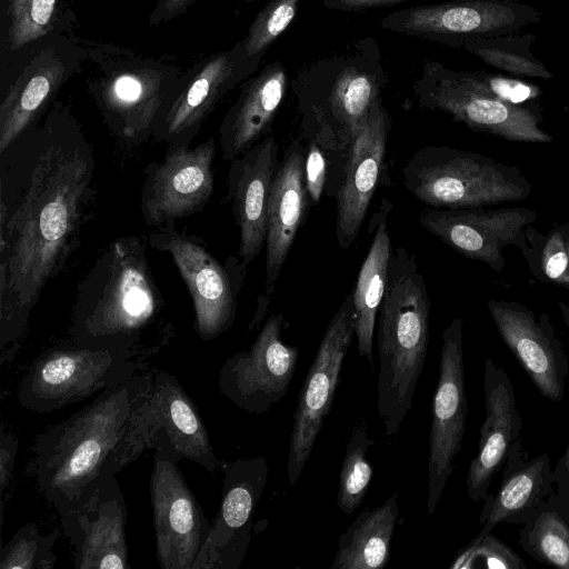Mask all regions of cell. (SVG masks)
I'll list each match as a JSON object with an SVG mask.
<instances>
[{
    "label": "cell",
    "mask_w": 569,
    "mask_h": 569,
    "mask_svg": "<svg viewBox=\"0 0 569 569\" xmlns=\"http://www.w3.org/2000/svg\"><path fill=\"white\" fill-rule=\"evenodd\" d=\"M421 106L438 109L473 131L513 142L549 143L553 140L542 127L541 114L533 106L505 102L453 71L429 62L417 86Z\"/></svg>",
    "instance_id": "8"
},
{
    "label": "cell",
    "mask_w": 569,
    "mask_h": 569,
    "mask_svg": "<svg viewBox=\"0 0 569 569\" xmlns=\"http://www.w3.org/2000/svg\"><path fill=\"white\" fill-rule=\"evenodd\" d=\"M164 445L178 461L190 460L214 475L220 461L194 401L176 376L152 368L149 389L131 416L128 432L106 479L116 477L146 450Z\"/></svg>",
    "instance_id": "6"
},
{
    "label": "cell",
    "mask_w": 569,
    "mask_h": 569,
    "mask_svg": "<svg viewBox=\"0 0 569 569\" xmlns=\"http://www.w3.org/2000/svg\"><path fill=\"white\" fill-rule=\"evenodd\" d=\"M198 0H159L150 16L152 24L163 23L182 13Z\"/></svg>",
    "instance_id": "42"
},
{
    "label": "cell",
    "mask_w": 569,
    "mask_h": 569,
    "mask_svg": "<svg viewBox=\"0 0 569 569\" xmlns=\"http://www.w3.org/2000/svg\"><path fill=\"white\" fill-rule=\"evenodd\" d=\"M488 311L502 341L548 400L560 402L569 360L547 313L536 316L517 301L489 300Z\"/></svg>",
    "instance_id": "19"
},
{
    "label": "cell",
    "mask_w": 569,
    "mask_h": 569,
    "mask_svg": "<svg viewBox=\"0 0 569 569\" xmlns=\"http://www.w3.org/2000/svg\"><path fill=\"white\" fill-rule=\"evenodd\" d=\"M72 343L148 360L174 336L139 237L112 241L82 279L72 309Z\"/></svg>",
    "instance_id": "3"
},
{
    "label": "cell",
    "mask_w": 569,
    "mask_h": 569,
    "mask_svg": "<svg viewBox=\"0 0 569 569\" xmlns=\"http://www.w3.org/2000/svg\"><path fill=\"white\" fill-rule=\"evenodd\" d=\"M216 150L210 137L194 147L168 148L162 161L149 163L140 197L148 226L160 228L203 209L214 189Z\"/></svg>",
    "instance_id": "16"
},
{
    "label": "cell",
    "mask_w": 569,
    "mask_h": 569,
    "mask_svg": "<svg viewBox=\"0 0 569 569\" xmlns=\"http://www.w3.org/2000/svg\"><path fill=\"white\" fill-rule=\"evenodd\" d=\"M470 81L500 100L517 106H533L541 96L539 87L512 77L486 71L466 72Z\"/></svg>",
    "instance_id": "39"
},
{
    "label": "cell",
    "mask_w": 569,
    "mask_h": 569,
    "mask_svg": "<svg viewBox=\"0 0 569 569\" xmlns=\"http://www.w3.org/2000/svg\"><path fill=\"white\" fill-rule=\"evenodd\" d=\"M526 243L520 248L531 273L541 282L569 289V253L567 223L540 233L531 224L525 230Z\"/></svg>",
    "instance_id": "33"
},
{
    "label": "cell",
    "mask_w": 569,
    "mask_h": 569,
    "mask_svg": "<svg viewBox=\"0 0 569 569\" xmlns=\"http://www.w3.org/2000/svg\"><path fill=\"white\" fill-rule=\"evenodd\" d=\"M248 1H251V0H248Z\"/></svg>",
    "instance_id": "47"
},
{
    "label": "cell",
    "mask_w": 569,
    "mask_h": 569,
    "mask_svg": "<svg viewBox=\"0 0 569 569\" xmlns=\"http://www.w3.org/2000/svg\"><path fill=\"white\" fill-rule=\"evenodd\" d=\"M408 0H323L327 7L338 9H365L376 6L399 3Z\"/></svg>",
    "instance_id": "44"
},
{
    "label": "cell",
    "mask_w": 569,
    "mask_h": 569,
    "mask_svg": "<svg viewBox=\"0 0 569 569\" xmlns=\"http://www.w3.org/2000/svg\"><path fill=\"white\" fill-rule=\"evenodd\" d=\"M66 73L62 61L43 51L10 86L0 106V152H3L32 123Z\"/></svg>",
    "instance_id": "29"
},
{
    "label": "cell",
    "mask_w": 569,
    "mask_h": 569,
    "mask_svg": "<svg viewBox=\"0 0 569 569\" xmlns=\"http://www.w3.org/2000/svg\"><path fill=\"white\" fill-rule=\"evenodd\" d=\"M149 367L148 360L122 350L53 347L36 357L17 388L26 410L49 413L98 396Z\"/></svg>",
    "instance_id": "7"
},
{
    "label": "cell",
    "mask_w": 569,
    "mask_h": 569,
    "mask_svg": "<svg viewBox=\"0 0 569 569\" xmlns=\"http://www.w3.org/2000/svg\"><path fill=\"white\" fill-rule=\"evenodd\" d=\"M242 42L197 63L173 84L152 130L168 148L189 147L223 97L257 68Z\"/></svg>",
    "instance_id": "12"
},
{
    "label": "cell",
    "mask_w": 569,
    "mask_h": 569,
    "mask_svg": "<svg viewBox=\"0 0 569 569\" xmlns=\"http://www.w3.org/2000/svg\"><path fill=\"white\" fill-rule=\"evenodd\" d=\"M128 510L116 477L103 479L90 499L60 519L77 569H127Z\"/></svg>",
    "instance_id": "21"
},
{
    "label": "cell",
    "mask_w": 569,
    "mask_h": 569,
    "mask_svg": "<svg viewBox=\"0 0 569 569\" xmlns=\"http://www.w3.org/2000/svg\"><path fill=\"white\" fill-rule=\"evenodd\" d=\"M553 472L556 491L569 499V437L566 449L558 459Z\"/></svg>",
    "instance_id": "43"
},
{
    "label": "cell",
    "mask_w": 569,
    "mask_h": 569,
    "mask_svg": "<svg viewBox=\"0 0 569 569\" xmlns=\"http://www.w3.org/2000/svg\"><path fill=\"white\" fill-rule=\"evenodd\" d=\"M356 335L352 292L331 318L301 387L289 439L287 478L295 486L329 415L347 351Z\"/></svg>",
    "instance_id": "10"
},
{
    "label": "cell",
    "mask_w": 569,
    "mask_h": 569,
    "mask_svg": "<svg viewBox=\"0 0 569 569\" xmlns=\"http://www.w3.org/2000/svg\"><path fill=\"white\" fill-rule=\"evenodd\" d=\"M300 0H271L257 16L241 41L247 54L261 59L267 48L289 27Z\"/></svg>",
    "instance_id": "38"
},
{
    "label": "cell",
    "mask_w": 569,
    "mask_h": 569,
    "mask_svg": "<svg viewBox=\"0 0 569 569\" xmlns=\"http://www.w3.org/2000/svg\"><path fill=\"white\" fill-rule=\"evenodd\" d=\"M178 79L151 63L110 72L97 89V101L113 132L128 143L152 137L156 120Z\"/></svg>",
    "instance_id": "23"
},
{
    "label": "cell",
    "mask_w": 569,
    "mask_h": 569,
    "mask_svg": "<svg viewBox=\"0 0 569 569\" xmlns=\"http://www.w3.org/2000/svg\"><path fill=\"white\" fill-rule=\"evenodd\" d=\"M221 500L193 569H238L252 539L253 513L267 485L263 456L220 461Z\"/></svg>",
    "instance_id": "17"
},
{
    "label": "cell",
    "mask_w": 569,
    "mask_h": 569,
    "mask_svg": "<svg viewBox=\"0 0 569 569\" xmlns=\"http://www.w3.org/2000/svg\"><path fill=\"white\" fill-rule=\"evenodd\" d=\"M482 386L485 420L466 480L468 497L475 502L487 498L492 478L501 470L510 446L520 438L523 427L509 375L489 356L485 360Z\"/></svg>",
    "instance_id": "24"
},
{
    "label": "cell",
    "mask_w": 569,
    "mask_h": 569,
    "mask_svg": "<svg viewBox=\"0 0 569 569\" xmlns=\"http://www.w3.org/2000/svg\"><path fill=\"white\" fill-rule=\"evenodd\" d=\"M536 40L532 33L517 32L490 38H477L461 48L480 58L485 63L510 76L550 80L552 73L531 51Z\"/></svg>",
    "instance_id": "32"
},
{
    "label": "cell",
    "mask_w": 569,
    "mask_h": 569,
    "mask_svg": "<svg viewBox=\"0 0 569 569\" xmlns=\"http://www.w3.org/2000/svg\"><path fill=\"white\" fill-rule=\"evenodd\" d=\"M537 219L529 208H427L418 217L420 224L458 253L486 263L496 272L506 266L502 249L521 248L525 230Z\"/></svg>",
    "instance_id": "18"
},
{
    "label": "cell",
    "mask_w": 569,
    "mask_h": 569,
    "mask_svg": "<svg viewBox=\"0 0 569 569\" xmlns=\"http://www.w3.org/2000/svg\"><path fill=\"white\" fill-rule=\"evenodd\" d=\"M306 148L300 139L284 151L274 174L267 212L264 298L270 302L282 266L307 213Z\"/></svg>",
    "instance_id": "25"
},
{
    "label": "cell",
    "mask_w": 569,
    "mask_h": 569,
    "mask_svg": "<svg viewBox=\"0 0 569 569\" xmlns=\"http://www.w3.org/2000/svg\"><path fill=\"white\" fill-rule=\"evenodd\" d=\"M518 541L538 562L569 569V499L550 495L521 525Z\"/></svg>",
    "instance_id": "31"
},
{
    "label": "cell",
    "mask_w": 569,
    "mask_h": 569,
    "mask_svg": "<svg viewBox=\"0 0 569 569\" xmlns=\"http://www.w3.org/2000/svg\"><path fill=\"white\" fill-rule=\"evenodd\" d=\"M174 226L170 222L158 228L148 242L172 257L192 299L194 330L209 341L232 326L248 266L238 254L222 264L203 244Z\"/></svg>",
    "instance_id": "9"
},
{
    "label": "cell",
    "mask_w": 569,
    "mask_h": 569,
    "mask_svg": "<svg viewBox=\"0 0 569 569\" xmlns=\"http://www.w3.org/2000/svg\"><path fill=\"white\" fill-rule=\"evenodd\" d=\"M406 189L431 208L496 206L526 199L532 186L517 166L449 146L418 149L402 167Z\"/></svg>",
    "instance_id": "5"
},
{
    "label": "cell",
    "mask_w": 569,
    "mask_h": 569,
    "mask_svg": "<svg viewBox=\"0 0 569 569\" xmlns=\"http://www.w3.org/2000/svg\"><path fill=\"white\" fill-rule=\"evenodd\" d=\"M398 495L380 507L365 510L340 535L332 569H382L389 561L390 543L397 526Z\"/></svg>",
    "instance_id": "30"
},
{
    "label": "cell",
    "mask_w": 569,
    "mask_h": 569,
    "mask_svg": "<svg viewBox=\"0 0 569 569\" xmlns=\"http://www.w3.org/2000/svg\"><path fill=\"white\" fill-rule=\"evenodd\" d=\"M153 450L150 498L158 565L193 569L211 522L178 468L179 461L162 443Z\"/></svg>",
    "instance_id": "13"
},
{
    "label": "cell",
    "mask_w": 569,
    "mask_h": 569,
    "mask_svg": "<svg viewBox=\"0 0 569 569\" xmlns=\"http://www.w3.org/2000/svg\"><path fill=\"white\" fill-rule=\"evenodd\" d=\"M372 445L367 419L361 417L352 428L340 470L337 505L348 516L360 507L370 486L372 468L367 453Z\"/></svg>",
    "instance_id": "34"
},
{
    "label": "cell",
    "mask_w": 569,
    "mask_h": 569,
    "mask_svg": "<svg viewBox=\"0 0 569 569\" xmlns=\"http://www.w3.org/2000/svg\"><path fill=\"white\" fill-rule=\"evenodd\" d=\"M558 307H559L560 312L562 315L563 321H565L567 328L569 329V306L566 305L562 301H559L558 302Z\"/></svg>",
    "instance_id": "45"
},
{
    "label": "cell",
    "mask_w": 569,
    "mask_h": 569,
    "mask_svg": "<svg viewBox=\"0 0 569 569\" xmlns=\"http://www.w3.org/2000/svg\"><path fill=\"white\" fill-rule=\"evenodd\" d=\"M283 321L271 315L249 350L230 356L219 370L221 395L248 413L269 411L288 392L299 351L283 342Z\"/></svg>",
    "instance_id": "15"
},
{
    "label": "cell",
    "mask_w": 569,
    "mask_h": 569,
    "mask_svg": "<svg viewBox=\"0 0 569 569\" xmlns=\"http://www.w3.org/2000/svg\"><path fill=\"white\" fill-rule=\"evenodd\" d=\"M325 150L315 141H309L305 156V182L312 203H318L327 181V158Z\"/></svg>",
    "instance_id": "40"
},
{
    "label": "cell",
    "mask_w": 569,
    "mask_h": 569,
    "mask_svg": "<svg viewBox=\"0 0 569 569\" xmlns=\"http://www.w3.org/2000/svg\"><path fill=\"white\" fill-rule=\"evenodd\" d=\"M279 143L267 136L230 161L227 200L240 233L237 254L249 266L266 247L267 212L279 166Z\"/></svg>",
    "instance_id": "22"
},
{
    "label": "cell",
    "mask_w": 569,
    "mask_h": 569,
    "mask_svg": "<svg viewBox=\"0 0 569 569\" xmlns=\"http://www.w3.org/2000/svg\"><path fill=\"white\" fill-rule=\"evenodd\" d=\"M287 88L282 64L267 66L241 87L218 129L222 158L231 161L269 136Z\"/></svg>",
    "instance_id": "27"
},
{
    "label": "cell",
    "mask_w": 569,
    "mask_h": 569,
    "mask_svg": "<svg viewBox=\"0 0 569 569\" xmlns=\"http://www.w3.org/2000/svg\"><path fill=\"white\" fill-rule=\"evenodd\" d=\"M151 378V367L138 371L34 437L26 475L59 519L82 507L106 479Z\"/></svg>",
    "instance_id": "2"
},
{
    "label": "cell",
    "mask_w": 569,
    "mask_h": 569,
    "mask_svg": "<svg viewBox=\"0 0 569 569\" xmlns=\"http://www.w3.org/2000/svg\"><path fill=\"white\" fill-rule=\"evenodd\" d=\"M450 569H526L525 560L492 532L478 533L459 550Z\"/></svg>",
    "instance_id": "37"
},
{
    "label": "cell",
    "mask_w": 569,
    "mask_h": 569,
    "mask_svg": "<svg viewBox=\"0 0 569 569\" xmlns=\"http://www.w3.org/2000/svg\"><path fill=\"white\" fill-rule=\"evenodd\" d=\"M391 202L383 198L372 214L369 227L372 234L367 256L361 264L355 290L356 338L358 353L373 367L372 343L377 315L385 295L391 254L388 216Z\"/></svg>",
    "instance_id": "28"
},
{
    "label": "cell",
    "mask_w": 569,
    "mask_h": 569,
    "mask_svg": "<svg viewBox=\"0 0 569 569\" xmlns=\"http://www.w3.org/2000/svg\"><path fill=\"white\" fill-rule=\"evenodd\" d=\"M500 471L498 490L482 501L480 535L491 532L500 523L521 526L556 491L548 453L530 457L521 438L510 446Z\"/></svg>",
    "instance_id": "26"
},
{
    "label": "cell",
    "mask_w": 569,
    "mask_h": 569,
    "mask_svg": "<svg viewBox=\"0 0 569 569\" xmlns=\"http://www.w3.org/2000/svg\"><path fill=\"white\" fill-rule=\"evenodd\" d=\"M541 20V12L516 0H455L418 6L386 16L383 28L462 47L477 38L518 32Z\"/></svg>",
    "instance_id": "11"
},
{
    "label": "cell",
    "mask_w": 569,
    "mask_h": 569,
    "mask_svg": "<svg viewBox=\"0 0 569 569\" xmlns=\"http://www.w3.org/2000/svg\"><path fill=\"white\" fill-rule=\"evenodd\" d=\"M566 239H567V247H568V253H569V223H567Z\"/></svg>",
    "instance_id": "46"
},
{
    "label": "cell",
    "mask_w": 569,
    "mask_h": 569,
    "mask_svg": "<svg viewBox=\"0 0 569 569\" xmlns=\"http://www.w3.org/2000/svg\"><path fill=\"white\" fill-rule=\"evenodd\" d=\"M0 159V361L10 365L42 290L80 246L96 162L80 128L52 118Z\"/></svg>",
    "instance_id": "1"
},
{
    "label": "cell",
    "mask_w": 569,
    "mask_h": 569,
    "mask_svg": "<svg viewBox=\"0 0 569 569\" xmlns=\"http://www.w3.org/2000/svg\"><path fill=\"white\" fill-rule=\"evenodd\" d=\"M461 318L456 317L443 330L439 377L432 400L429 436L427 511L431 516L441 499L461 450L466 432L468 401L465 386Z\"/></svg>",
    "instance_id": "14"
},
{
    "label": "cell",
    "mask_w": 569,
    "mask_h": 569,
    "mask_svg": "<svg viewBox=\"0 0 569 569\" xmlns=\"http://www.w3.org/2000/svg\"><path fill=\"white\" fill-rule=\"evenodd\" d=\"M59 529L48 533L34 522L20 527L0 549L1 569H52L57 562L54 545Z\"/></svg>",
    "instance_id": "35"
},
{
    "label": "cell",
    "mask_w": 569,
    "mask_h": 569,
    "mask_svg": "<svg viewBox=\"0 0 569 569\" xmlns=\"http://www.w3.org/2000/svg\"><path fill=\"white\" fill-rule=\"evenodd\" d=\"M389 130L388 111L378 99L366 124L342 154V174L336 192V236L342 249L350 248L357 239L379 186Z\"/></svg>",
    "instance_id": "20"
},
{
    "label": "cell",
    "mask_w": 569,
    "mask_h": 569,
    "mask_svg": "<svg viewBox=\"0 0 569 569\" xmlns=\"http://www.w3.org/2000/svg\"><path fill=\"white\" fill-rule=\"evenodd\" d=\"M377 409L387 437L399 432L412 408L429 341L430 300L417 257L402 247L391 251L379 308Z\"/></svg>",
    "instance_id": "4"
},
{
    "label": "cell",
    "mask_w": 569,
    "mask_h": 569,
    "mask_svg": "<svg viewBox=\"0 0 569 569\" xmlns=\"http://www.w3.org/2000/svg\"><path fill=\"white\" fill-rule=\"evenodd\" d=\"M19 440L17 436L4 425L0 428V499H1V525L3 523L4 507H6V492L9 490L16 459L18 455Z\"/></svg>",
    "instance_id": "41"
},
{
    "label": "cell",
    "mask_w": 569,
    "mask_h": 569,
    "mask_svg": "<svg viewBox=\"0 0 569 569\" xmlns=\"http://www.w3.org/2000/svg\"><path fill=\"white\" fill-rule=\"evenodd\" d=\"M58 0H9L8 40L12 50L44 36L52 27Z\"/></svg>",
    "instance_id": "36"
}]
</instances>
